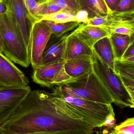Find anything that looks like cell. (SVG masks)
<instances>
[{
    "instance_id": "4dcf8cb0",
    "label": "cell",
    "mask_w": 134,
    "mask_h": 134,
    "mask_svg": "<svg viewBox=\"0 0 134 134\" xmlns=\"http://www.w3.org/2000/svg\"><path fill=\"white\" fill-rule=\"evenodd\" d=\"M94 134H106L101 133L100 132H99V131H96V132H95V133H94Z\"/></svg>"
},
{
    "instance_id": "7a4b0ae2",
    "label": "cell",
    "mask_w": 134,
    "mask_h": 134,
    "mask_svg": "<svg viewBox=\"0 0 134 134\" xmlns=\"http://www.w3.org/2000/svg\"><path fill=\"white\" fill-rule=\"evenodd\" d=\"M50 100L56 109L74 119L82 120L95 128L104 126L110 119H115L112 104H104L83 99L67 92L56 85Z\"/></svg>"
},
{
    "instance_id": "836d02e7",
    "label": "cell",
    "mask_w": 134,
    "mask_h": 134,
    "mask_svg": "<svg viewBox=\"0 0 134 134\" xmlns=\"http://www.w3.org/2000/svg\"><path fill=\"white\" fill-rule=\"evenodd\" d=\"M0 134H1V133H0Z\"/></svg>"
},
{
    "instance_id": "4fadbf2b",
    "label": "cell",
    "mask_w": 134,
    "mask_h": 134,
    "mask_svg": "<svg viewBox=\"0 0 134 134\" xmlns=\"http://www.w3.org/2000/svg\"><path fill=\"white\" fill-rule=\"evenodd\" d=\"M93 49L72 31L68 34L63 59L65 60L86 56H92Z\"/></svg>"
},
{
    "instance_id": "d6986e66",
    "label": "cell",
    "mask_w": 134,
    "mask_h": 134,
    "mask_svg": "<svg viewBox=\"0 0 134 134\" xmlns=\"http://www.w3.org/2000/svg\"><path fill=\"white\" fill-rule=\"evenodd\" d=\"M110 39L116 59H120L125 51L134 40V36L114 34L110 35Z\"/></svg>"
},
{
    "instance_id": "44dd1931",
    "label": "cell",
    "mask_w": 134,
    "mask_h": 134,
    "mask_svg": "<svg viewBox=\"0 0 134 134\" xmlns=\"http://www.w3.org/2000/svg\"><path fill=\"white\" fill-rule=\"evenodd\" d=\"M42 20H50L57 23L76 21V15L67 10H61L43 16L41 21Z\"/></svg>"
},
{
    "instance_id": "484cf974",
    "label": "cell",
    "mask_w": 134,
    "mask_h": 134,
    "mask_svg": "<svg viewBox=\"0 0 134 134\" xmlns=\"http://www.w3.org/2000/svg\"><path fill=\"white\" fill-rule=\"evenodd\" d=\"M133 41H132L128 48L125 51V52L123 55L122 56L120 59H126L128 57L134 56V44Z\"/></svg>"
},
{
    "instance_id": "ac0fdd59",
    "label": "cell",
    "mask_w": 134,
    "mask_h": 134,
    "mask_svg": "<svg viewBox=\"0 0 134 134\" xmlns=\"http://www.w3.org/2000/svg\"><path fill=\"white\" fill-rule=\"evenodd\" d=\"M83 9L89 14V17L110 14L112 11L105 0H82Z\"/></svg>"
},
{
    "instance_id": "d6a6232c",
    "label": "cell",
    "mask_w": 134,
    "mask_h": 134,
    "mask_svg": "<svg viewBox=\"0 0 134 134\" xmlns=\"http://www.w3.org/2000/svg\"><path fill=\"white\" fill-rule=\"evenodd\" d=\"M107 134H113V133H112V132H111V133H108Z\"/></svg>"
},
{
    "instance_id": "d4e9b609",
    "label": "cell",
    "mask_w": 134,
    "mask_h": 134,
    "mask_svg": "<svg viewBox=\"0 0 134 134\" xmlns=\"http://www.w3.org/2000/svg\"><path fill=\"white\" fill-rule=\"evenodd\" d=\"M89 16L88 12L85 10H81L76 15V21L79 23L87 24L89 21Z\"/></svg>"
},
{
    "instance_id": "6da1fadb",
    "label": "cell",
    "mask_w": 134,
    "mask_h": 134,
    "mask_svg": "<svg viewBox=\"0 0 134 134\" xmlns=\"http://www.w3.org/2000/svg\"><path fill=\"white\" fill-rule=\"evenodd\" d=\"M51 93L31 91L13 115L0 126L2 134H94L95 127L58 111Z\"/></svg>"
},
{
    "instance_id": "3957f363",
    "label": "cell",
    "mask_w": 134,
    "mask_h": 134,
    "mask_svg": "<svg viewBox=\"0 0 134 134\" xmlns=\"http://www.w3.org/2000/svg\"><path fill=\"white\" fill-rule=\"evenodd\" d=\"M0 31L4 43L3 53L11 61L24 68L30 64L29 52L23 37L7 11L0 14Z\"/></svg>"
},
{
    "instance_id": "2e32d148",
    "label": "cell",
    "mask_w": 134,
    "mask_h": 134,
    "mask_svg": "<svg viewBox=\"0 0 134 134\" xmlns=\"http://www.w3.org/2000/svg\"><path fill=\"white\" fill-rule=\"evenodd\" d=\"M93 49L101 60L115 72V64L116 59L110 36L103 38L98 41L94 45Z\"/></svg>"
},
{
    "instance_id": "277c9868",
    "label": "cell",
    "mask_w": 134,
    "mask_h": 134,
    "mask_svg": "<svg viewBox=\"0 0 134 134\" xmlns=\"http://www.w3.org/2000/svg\"><path fill=\"white\" fill-rule=\"evenodd\" d=\"M93 70L110 94L113 103L122 109L134 108V98L124 85L118 75L104 63L93 50Z\"/></svg>"
},
{
    "instance_id": "cb8c5ba5",
    "label": "cell",
    "mask_w": 134,
    "mask_h": 134,
    "mask_svg": "<svg viewBox=\"0 0 134 134\" xmlns=\"http://www.w3.org/2000/svg\"><path fill=\"white\" fill-rule=\"evenodd\" d=\"M134 9V0H120L115 11L124 12Z\"/></svg>"
},
{
    "instance_id": "30bf717a",
    "label": "cell",
    "mask_w": 134,
    "mask_h": 134,
    "mask_svg": "<svg viewBox=\"0 0 134 134\" xmlns=\"http://www.w3.org/2000/svg\"><path fill=\"white\" fill-rule=\"evenodd\" d=\"M27 77L9 59L0 52V90L28 86Z\"/></svg>"
},
{
    "instance_id": "5b68a950",
    "label": "cell",
    "mask_w": 134,
    "mask_h": 134,
    "mask_svg": "<svg viewBox=\"0 0 134 134\" xmlns=\"http://www.w3.org/2000/svg\"><path fill=\"white\" fill-rule=\"evenodd\" d=\"M58 86L67 92L86 100L108 104L113 103L110 94L93 70Z\"/></svg>"
},
{
    "instance_id": "9c48e42d",
    "label": "cell",
    "mask_w": 134,
    "mask_h": 134,
    "mask_svg": "<svg viewBox=\"0 0 134 134\" xmlns=\"http://www.w3.org/2000/svg\"><path fill=\"white\" fill-rule=\"evenodd\" d=\"M51 34L49 27L42 21L34 24L29 49L30 64L34 70L41 66L42 53Z\"/></svg>"
},
{
    "instance_id": "7c38bea8",
    "label": "cell",
    "mask_w": 134,
    "mask_h": 134,
    "mask_svg": "<svg viewBox=\"0 0 134 134\" xmlns=\"http://www.w3.org/2000/svg\"><path fill=\"white\" fill-rule=\"evenodd\" d=\"M68 34L60 37L51 34L42 53L41 66L63 59Z\"/></svg>"
},
{
    "instance_id": "8992f818",
    "label": "cell",
    "mask_w": 134,
    "mask_h": 134,
    "mask_svg": "<svg viewBox=\"0 0 134 134\" xmlns=\"http://www.w3.org/2000/svg\"><path fill=\"white\" fill-rule=\"evenodd\" d=\"M7 11L20 32L29 52L31 30L37 22L25 6L24 0H6Z\"/></svg>"
},
{
    "instance_id": "5bb4252c",
    "label": "cell",
    "mask_w": 134,
    "mask_h": 134,
    "mask_svg": "<svg viewBox=\"0 0 134 134\" xmlns=\"http://www.w3.org/2000/svg\"><path fill=\"white\" fill-rule=\"evenodd\" d=\"M72 32L92 48L98 41L110 36L108 33L101 27L84 23H79Z\"/></svg>"
},
{
    "instance_id": "ba28073f",
    "label": "cell",
    "mask_w": 134,
    "mask_h": 134,
    "mask_svg": "<svg viewBox=\"0 0 134 134\" xmlns=\"http://www.w3.org/2000/svg\"><path fill=\"white\" fill-rule=\"evenodd\" d=\"M31 91L29 86L0 90V126L12 116Z\"/></svg>"
},
{
    "instance_id": "ffe728a7",
    "label": "cell",
    "mask_w": 134,
    "mask_h": 134,
    "mask_svg": "<svg viewBox=\"0 0 134 134\" xmlns=\"http://www.w3.org/2000/svg\"><path fill=\"white\" fill-rule=\"evenodd\" d=\"M49 27L52 34L60 37L77 28L79 24L77 21L65 23H57L48 20H41Z\"/></svg>"
},
{
    "instance_id": "1f68e13d",
    "label": "cell",
    "mask_w": 134,
    "mask_h": 134,
    "mask_svg": "<svg viewBox=\"0 0 134 134\" xmlns=\"http://www.w3.org/2000/svg\"><path fill=\"white\" fill-rule=\"evenodd\" d=\"M30 134H45L43 133H36Z\"/></svg>"
},
{
    "instance_id": "7402d4cb",
    "label": "cell",
    "mask_w": 134,
    "mask_h": 134,
    "mask_svg": "<svg viewBox=\"0 0 134 134\" xmlns=\"http://www.w3.org/2000/svg\"><path fill=\"white\" fill-rule=\"evenodd\" d=\"M44 1L55 3L63 10H67L76 14L83 9L82 0H45Z\"/></svg>"
},
{
    "instance_id": "83f0119b",
    "label": "cell",
    "mask_w": 134,
    "mask_h": 134,
    "mask_svg": "<svg viewBox=\"0 0 134 134\" xmlns=\"http://www.w3.org/2000/svg\"><path fill=\"white\" fill-rule=\"evenodd\" d=\"M7 12V8L3 3L0 2V14H4Z\"/></svg>"
},
{
    "instance_id": "8fae6325",
    "label": "cell",
    "mask_w": 134,
    "mask_h": 134,
    "mask_svg": "<svg viewBox=\"0 0 134 134\" xmlns=\"http://www.w3.org/2000/svg\"><path fill=\"white\" fill-rule=\"evenodd\" d=\"M109 34L134 36V9L124 12L112 11L106 15V21L101 27Z\"/></svg>"
},
{
    "instance_id": "9a60e30c",
    "label": "cell",
    "mask_w": 134,
    "mask_h": 134,
    "mask_svg": "<svg viewBox=\"0 0 134 134\" xmlns=\"http://www.w3.org/2000/svg\"><path fill=\"white\" fill-rule=\"evenodd\" d=\"M65 72L69 76L76 79L93 71L92 56H86L65 60Z\"/></svg>"
},
{
    "instance_id": "4316f807",
    "label": "cell",
    "mask_w": 134,
    "mask_h": 134,
    "mask_svg": "<svg viewBox=\"0 0 134 134\" xmlns=\"http://www.w3.org/2000/svg\"><path fill=\"white\" fill-rule=\"evenodd\" d=\"M108 7L112 11H115L120 0H105Z\"/></svg>"
},
{
    "instance_id": "603a6c76",
    "label": "cell",
    "mask_w": 134,
    "mask_h": 134,
    "mask_svg": "<svg viewBox=\"0 0 134 134\" xmlns=\"http://www.w3.org/2000/svg\"><path fill=\"white\" fill-rule=\"evenodd\" d=\"M113 134H134V118H128L119 125L115 126Z\"/></svg>"
},
{
    "instance_id": "52a82bcc",
    "label": "cell",
    "mask_w": 134,
    "mask_h": 134,
    "mask_svg": "<svg viewBox=\"0 0 134 134\" xmlns=\"http://www.w3.org/2000/svg\"><path fill=\"white\" fill-rule=\"evenodd\" d=\"M64 59L38 68L34 70L32 79L41 86L50 87L67 82L72 78L65 72Z\"/></svg>"
},
{
    "instance_id": "e0dca14e",
    "label": "cell",
    "mask_w": 134,
    "mask_h": 134,
    "mask_svg": "<svg viewBox=\"0 0 134 134\" xmlns=\"http://www.w3.org/2000/svg\"><path fill=\"white\" fill-rule=\"evenodd\" d=\"M115 71L131 97L134 98V64L124 63L116 59Z\"/></svg>"
},
{
    "instance_id": "f1b7e54d",
    "label": "cell",
    "mask_w": 134,
    "mask_h": 134,
    "mask_svg": "<svg viewBox=\"0 0 134 134\" xmlns=\"http://www.w3.org/2000/svg\"><path fill=\"white\" fill-rule=\"evenodd\" d=\"M4 50V43H3V38L1 33L0 31V52L3 53Z\"/></svg>"
},
{
    "instance_id": "f546056e",
    "label": "cell",
    "mask_w": 134,
    "mask_h": 134,
    "mask_svg": "<svg viewBox=\"0 0 134 134\" xmlns=\"http://www.w3.org/2000/svg\"><path fill=\"white\" fill-rule=\"evenodd\" d=\"M6 0H0V2L3 3L4 4H5L6 2Z\"/></svg>"
}]
</instances>
